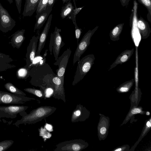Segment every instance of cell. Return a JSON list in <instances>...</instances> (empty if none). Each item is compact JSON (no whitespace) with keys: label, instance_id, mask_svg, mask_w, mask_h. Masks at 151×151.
<instances>
[{"label":"cell","instance_id":"cell-1","mask_svg":"<svg viewBox=\"0 0 151 151\" xmlns=\"http://www.w3.org/2000/svg\"><path fill=\"white\" fill-rule=\"evenodd\" d=\"M47 54V52H45L42 63L32 64L29 73V76L31 78L30 83L43 90L48 88L53 90L52 78L56 75L49 65L46 62Z\"/></svg>","mask_w":151,"mask_h":151},{"label":"cell","instance_id":"cell-2","mask_svg":"<svg viewBox=\"0 0 151 151\" xmlns=\"http://www.w3.org/2000/svg\"><path fill=\"white\" fill-rule=\"evenodd\" d=\"M56 108L49 106H41L32 110L22 116V118L14 124L16 126L22 124H32L41 121L50 116L56 110Z\"/></svg>","mask_w":151,"mask_h":151},{"label":"cell","instance_id":"cell-3","mask_svg":"<svg viewBox=\"0 0 151 151\" xmlns=\"http://www.w3.org/2000/svg\"><path fill=\"white\" fill-rule=\"evenodd\" d=\"M95 57L93 54H89L78 60L76 71L72 82L75 86L82 80L90 70L94 63Z\"/></svg>","mask_w":151,"mask_h":151},{"label":"cell","instance_id":"cell-4","mask_svg":"<svg viewBox=\"0 0 151 151\" xmlns=\"http://www.w3.org/2000/svg\"><path fill=\"white\" fill-rule=\"evenodd\" d=\"M61 31V29L55 27L54 32L50 35L49 49L51 55L53 52L55 61L58 59L61 49L65 44L60 34Z\"/></svg>","mask_w":151,"mask_h":151},{"label":"cell","instance_id":"cell-5","mask_svg":"<svg viewBox=\"0 0 151 151\" xmlns=\"http://www.w3.org/2000/svg\"><path fill=\"white\" fill-rule=\"evenodd\" d=\"M98 26H96L92 30H89L84 35L82 39L78 44L74 53L73 58V65L78 60L81 55L87 49L90 43L91 38L97 29Z\"/></svg>","mask_w":151,"mask_h":151},{"label":"cell","instance_id":"cell-6","mask_svg":"<svg viewBox=\"0 0 151 151\" xmlns=\"http://www.w3.org/2000/svg\"><path fill=\"white\" fill-rule=\"evenodd\" d=\"M88 144L81 139H75L61 142L56 145L55 151H79L85 149Z\"/></svg>","mask_w":151,"mask_h":151},{"label":"cell","instance_id":"cell-7","mask_svg":"<svg viewBox=\"0 0 151 151\" xmlns=\"http://www.w3.org/2000/svg\"><path fill=\"white\" fill-rule=\"evenodd\" d=\"M35 98L0 91V104H24Z\"/></svg>","mask_w":151,"mask_h":151},{"label":"cell","instance_id":"cell-8","mask_svg":"<svg viewBox=\"0 0 151 151\" xmlns=\"http://www.w3.org/2000/svg\"><path fill=\"white\" fill-rule=\"evenodd\" d=\"M29 107L27 106L10 105L0 106V118H15L19 114L21 116L25 114V111Z\"/></svg>","mask_w":151,"mask_h":151},{"label":"cell","instance_id":"cell-9","mask_svg":"<svg viewBox=\"0 0 151 151\" xmlns=\"http://www.w3.org/2000/svg\"><path fill=\"white\" fill-rule=\"evenodd\" d=\"M71 52L70 48H68L53 63L54 65L58 66V68L56 70V75L64 84L66 68Z\"/></svg>","mask_w":151,"mask_h":151},{"label":"cell","instance_id":"cell-10","mask_svg":"<svg viewBox=\"0 0 151 151\" xmlns=\"http://www.w3.org/2000/svg\"><path fill=\"white\" fill-rule=\"evenodd\" d=\"M16 25V22L0 1V30L4 33L11 31Z\"/></svg>","mask_w":151,"mask_h":151},{"label":"cell","instance_id":"cell-11","mask_svg":"<svg viewBox=\"0 0 151 151\" xmlns=\"http://www.w3.org/2000/svg\"><path fill=\"white\" fill-rule=\"evenodd\" d=\"M39 36H33L30 40V42L27 48L26 55V65L27 68H30L33 63L37 50V44Z\"/></svg>","mask_w":151,"mask_h":151},{"label":"cell","instance_id":"cell-12","mask_svg":"<svg viewBox=\"0 0 151 151\" xmlns=\"http://www.w3.org/2000/svg\"><path fill=\"white\" fill-rule=\"evenodd\" d=\"M52 83L54 88L52 96L56 99H61L65 102V96L64 83L56 75L52 77Z\"/></svg>","mask_w":151,"mask_h":151},{"label":"cell","instance_id":"cell-13","mask_svg":"<svg viewBox=\"0 0 151 151\" xmlns=\"http://www.w3.org/2000/svg\"><path fill=\"white\" fill-rule=\"evenodd\" d=\"M52 14H50L49 16L44 28L39 36L38 45L35 55L37 56L41 55L40 53L42 49L44 47L50 27L52 18Z\"/></svg>","mask_w":151,"mask_h":151},{"label":"cell","instance_id":"cell-14","mask_svg":"<svg viewBox=\"0 0 151 151\" xmlns=\"http://www.w3.org/2000/svg\"><path fill=\"white\" fill-rule=\"evenodd\" d=\"M89 114L84 107L80 104H78L72 113L71 121L73 123L83 121L88 118Z\"/></svg>","mask_w":151,"mask_h":151},{"label":"cell","instance_id":"cell-15","mask_svg":"<svg viewBox=\"0 0 151 151\" xmlns=\"http://www.w3.org/2000/svg\"><path fill=\"white\" fill-rule=\"evenodd\" d=\"M137 25L141 39H145L147 38L151 32L148 22L140 17L137 19Z\"/></svg>","mask_w":151,"mask_h":151},{"label":"cell","instance_id":"cell-16","mask_svg":"<svg viewBox=\"0 0 151 151\" xmlns=\"http://www.w3.org/2000/svg\"><path fill=\"white\" fill-rule=\"evenodd\" d=\"M134 52V49L127 50L122 52L117 57L115 60L110 66L109 69L110 70L119 64H122L128 61Z\"/></svg>","mask_w":151,"mask_h":151},{"label":"cell","instance_id":"cell-17","mask_svg":"<svg viewBox=\"0 0 151 151\" xmlns=\"http://www.w3.org/2000/svg\"><path fill=\"white\" fill-rule=\"evenodd\" d=\"M14 60L9 55L2 53L0 51V72L15 68L16 66L12 64Z\"/></svg>","mask_w":151,"mask_h":151},{"label":"cell","instance_id":"cell-18","mask_svg":"<svg viewBox=\"0 0 151 151\" xmlns=\"http://www.w3.org/2000/svg\"><path fill=\"white\" fill-rule=\"evenodd\" d=\"M25 31L24 29L18 30L11 35L12 38L9 43L14 48L19 49L21 46L25 39Z\"/></svg>","mask_w":151,"mask_h":151},{"label":"cell","instance_id":"cell-19","mask_svg":"<svg viewBox=\"0 0 151 151\" xmlns=\"http://www.w3.org/2000/svg\"><path fill=\"white\" fill-rule=\"evenodd\" d=\"M40 0H25L22 15L30 17L36 11Z\"/></svg>","mask_w":151,"mask_h":151},{"label":"cell","instance_id":"cell-20","mask_svg":"<svg viewBox=\"0 0 151 151\" xmlns=\"http://www.w3.org/2000/svg\"><path fill=\"white\" fill-rule=\"evenodd\" d=\"M52 7L47 6L46 9L43 10L36 19L34 27V31L41 28L47 20L52 10Z\"/></svg>","mask_w":151,"mask_h":151},{"label":"cell","instance_id":"cell-21","mask_svg":"<svg viewBox=\"0 0 151 151\" xmlns=\"http://www.w3.org/2000/svg\"><path fill=\"white\" fill-rule=\"evenodd\" d=\"M124 23L119 24L115 26L109 33V36L111 40L116 41L119 39V36L123 30Z\"/></svg>","mask_w":151,"mask_h":151},{"label":"cell","instance_id":"cell-22","mask_svg":"<svg viewBox=\"0 0 151 151\" xmlns=\"http://www.w3.org/2000/svg\"><path fill=\"white\" fill-rule=\"evenodd\" d=\"M74 8V7L73 6L71 2V0L67 2L62 7L60 14L62 18L64 19L69 16L71 13Z\"/></svg>","mask_w":151,"mask_h":151},{"label":"cell","instance_id":"cell-23","mask_svg":"<svg viewBox=\"0 0 151 151\" xmlns=\"http://www.w3.org/2000/svg\"><path fill=\"white\" fill-rule=\"evenodd\" d=\"M134 81V79H132L124 82L117 88L116 91L119 93H125L128 91L132 86Z\"/></svg>","mask_w":151,"mask_h":151},{"label":"cell","instance_id":"cell-24","mask_svg":"<svg viewBox=\"0 0 151 151\" xmlns=\"http://www.w3.org/2000/svg\"><path fill=\"white\" fill-rule=\"evenodd\" d=\"M5 88L10 93L16 95L25 96L26 94L20 90L12 83L10 82L6 83L4 85Z\"/></svg>","mask_w":151,"mask_h":151},{"label":"cell","instance_id":"cell-25","mask_svg":"<svg viewBox=\"0 0 151 151\" xmlns=\"http://www.w3.org/2000/svg\"><path fill=\"white\" fill-rule=\"evenodd\" d=\"M24 90L29 93L41 98H45V91L42 89L38 90L35 88H27Z\"/></svg>","mask_w":151,"mask_h":151},{"label":"cell","instance_id":"cell-26","mask_svg":"<svg viewBox=\"0 0 151 151\" xmlns=\"http://www.w3.org/2000/svg\"><path fill=\"white\" fill-rule=\"evenodd\" d=\"M31 67L29 68L24 67L18 69L16 73L17 77L18 79H26L29 76V71Z\"/></svg>","mask_w":151,"mask_h":151},{"label":"cell","instance_id":"cell-27","mask_svg":"<svg viewBox=\"0 0 151 151\" xmlns=\"http://www.w3.org/2000/svg\"><path fill=\"white\" fill-rule=\"evenodd\" d=\"M48 1V0H40L36 10V19L38 18L41 12L46 9Z\"/></svg>","mask_w":151,"mask_h":151},{"label":"cell","instance_id":"cell-28","mask_svg":"<svg viewBox=\"0 0 151 151\" xmlns=\"http://www.w3.org/2000/svg\"><path fill=\"white\" fill-rule=\"evenodd\" d=\"M73 1L75 7L71 13L68 16V18L69 19H71L73 23L76 22V18L77 14L81 10L84 6L77 7L76 5L75 0H73Z\"/></svg>","mask_w":151,"mask_h":151},{"label":"cell","instance_id":"cell-29","mask_svg":"<svg viewBox=\"0 0 151 151\" xmlns=\"http://www.w3.org/2000/svg\"><path fill=\"white\" fill-rule=\"evenodd\" d=\"M140 3L143 5L147 9L148 13L147 18L150 22L151 21V0H138Z\"/></svg>","mask_w":151,"mask_h":151},{"label":"cell","instance_id":"cell-30","mask_svg":"<svg viewBox=\"0 0 151 151\" xmlns=\"http://www.w3.org/2000/svg\"><path fill=\"white\" fill-rule=\"evenodd\" d=\"M14 142L12 140H6L0 142V151H4L10 147Z\"/></svg>","mask_w":151,"mask_h":151},{"label":"cell","instance_id":"cell-31","mask_svg":"<svg viewBox=\"0 0 151 151\" xmlns=\"http://www.w3.org/2000/svg\"><path fill=\"white\" fill-rule=\"evenodd\" d=\"M143 112L141 108L137 107L133 108L131 110L130 113L129 114L128 116L126 117V120L133 115L137 114H142Z\"/></svg>","mask_w":151,"mask_h":151},{"label":"cell","instance_id":"cell-32","mask_svg":"<svg viewBox=\"0 0 151 151\" xmlns=\"http://www.w3.org/2000/svg\"><path fill=\"white\" fill-rule=\"evenodd\" d=\"M151 126V119L150 118L148 121H147L145 126V128L143 132H142V134H141V136H140L139 138V139L137 141V143H138L139 142V141L145 135L146 132H147L148 131H149V129L150 128Z\"/></svg>","mask_w":151,"mask_h":151},{"label":"cell","instance_id":"cell-33","mask_svg":"<svg viewBox=\"0 0 151 151\" xmlns=\"http://www.w3.org/2000/svg\"><path fill=\"white\" fill-rule=\"evenodd\" d=\"M107 128L106 125H100L98 127V132L99 136L103 137L106 136L107 132Z\"/></svg>","mask_w":151,"mask_h":151},{"label":"cell","instance_id":"cell-34","mask_svg":"<svg viewBox=\"0 0 151 151\" xmlns=\"http://www.w3.org/2000/svg\"><path fill=\"white\" fill-rule=\"evenodd\" d=\"M75 27V34L76 38L77 40V44L78 43L79 39L82 32V29L78 26L76 22L73 23Z\"/></svg>","mask_w":151,"mask_h":151},{"label":"cell","instance_id":"cell-35","mask_svg":"<svg viewBox=\"0 0 151 151\" xmlns=\"http://www.w3.org/2000/svg\"><path fill=\"white\" fill-rule=\"evenodd\" d=\"M15 1L18 12L20 14L21 10L22 0H15Z\"/></svg>","mask_w":151,"mask_h":151},{"label":"cell","instance_id":"cell-36","mask_svg":"<svg viewBox=\"0 0 151 151\" xmlns=\"http://www.w3.org/2000/svg\"><path fill=\"white\" fill-rule=\"evenodd\" d=\"M129 146L128 145H126L116 148L113 150L115 151L127 150V149H129Z\"/></svg>","mask_w":151,"mask_h":151},{"label":"cell","instance_id":"cell-37","mask_svg":"<svg viewBox=\"0 0 151 151\" xmlns=\"http://www.w3.org/2000/svg\"><path fill=\"white\" fill-rule=\"evenodd\" d=\"M56 0H48L47 6L52 7Z\"/></svg>","mask_w":151,"mask_h":151},{"label":"cell","instance_id":"cell-38","mask_svg":"<svg viewBox=\"0 0 151 151\" xmlns=\"http://www.w3.org/2000/svg\"><path fill=\"white\" fill-rule=\"evenodd\" d=\"M130 0H120L122 6H124L128 4Z\"/></svg>","mask_w":151,"mask_h":151},{"label":"cell","instance_id":"cell-39","mask_svg":"<svg viewBox=\"0 0 151 151\" xmlns=\"http://www.w3.org/2000/svg\"><path fill=\"white\" fill-rule=\"evenodd\" d=\"M45 127L46 129L47 130H49L50 131H51V130H52V127L51 126L50 124H47L45 126Z\"/></svg>","mask_w":151,"mask_h":151},{"label":"cell","instance_id":"cell-40","mask_svg":"<svg viewBox=\"0 0 151 151\" xmlns=\"http://www.w3.org/2000/svg\"><path fill=\"white\" fill-rule=\"evenodd\" d=\"M70 0H62V1H63V4H64L65 3H66L67 2H68V1H69ZM76 0L77 1L78 0H75V1Z\"/></svg>","mask_w":151,"mask_h":151},{"label":"cell","instance_id":"cell-41","mask_svg":"<svg viewBox=\"0 0 151 151\" xmlns=\"http://www.w3.org/2000/svg\"><path fill=\"white\" fill-rule=\"evenodd\" d=\"M146 114L147 115H149L150 114V113L149 111H147L146 113Z\"/></svg>","mask_w":151,"mask_h":151}]
</instances>
